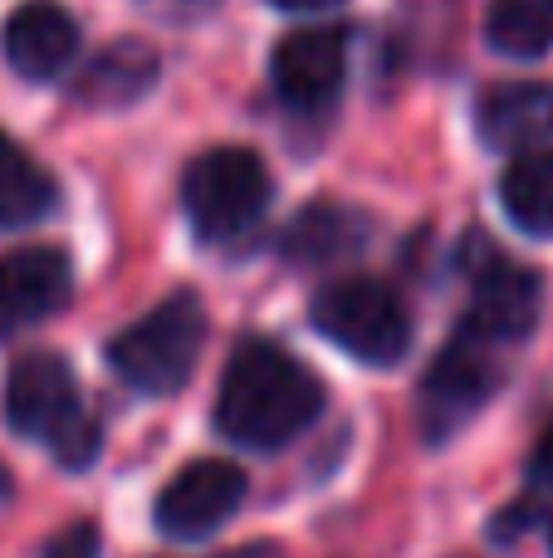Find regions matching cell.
I'll return each instance as SVG.
<instances>
[{"instance_id":"cell-1","label":"cell","mask_w":553,"mask_h":558,"mask_svg":"<svg viewBox=\"0 0 553 558\" xmlns=\"http://www.w3.org/2000/svg\"><path fill=\"white\" fill-rule=\"evenodd\" d=\"M323 416V383L270 338H245L216 392V432L245 451H280Z\"/></svg>"},{"instance_id":"cell-2","label":"cell","mask_w":553,"mask_h":558,"mask_svg":"<svg viewBox=\"0 0 553 558\" xmlns=\"http://www.w3.org/2000/svg\"><path fill=\"white\" fill-rule=\"evenodd\" d=\"M5 422L15 436L45 441L64 471H84L98 456L94 412L84 407V387H78L74 367L59 353H25L5 377Z\"/></svg>"},{"instance_id":"cell-3","label":"cell","mask_w":553,"mask_h":558,"mask_svg":"<svg viewBox=\"0 0 553 558\" xmlns=\"http://www.w3.org/2000/svg\"><path fill=\"white\" fill-rule=\"evenodd\" d=\"M206 348V308L196 294H172L147 308L133 328L108 343V367L118 383L143 397H172L196 373V357Z\"/></svg>"},{"instance_id":"cell-4","label":"cell","mask_w":553,"mask_h":558,"mask_svg":"<svg viewBox=\"0 0 553 558\" xmlns=\"http://www.w3.org/2000/svg\"><path fill=\"white\" fill-rule=\"evenodd\" d=\"M270 167L250 147H211L182 177V211L206 245L250 235L270 211Z\"/></svg>"},{"instance_id":"cell-5","label":"cell","mask_w":553,"mask_h":558,"mask_svg":"<svg viewBox=\"0 0 553 558\" xmlns=\"http://www.w3.org/2000/svg\"><path fill=\"white\" fill-rule=\"evenodd\" d=\"M314 328L329 343H339L348 357L368 367H392L407 357L411 348V314L402 304V294L392 284L372 275H353V279H333L329 289L314 294L309 308Z\"/></svg>"},{"instance_id":"cell-6","label":"cell","mask_w":553,"mask_h":558,"mask_svg":"<svg viewBox=\"0 0 553 558\" xmlns=\"http://www.w3.org/2000/svg\"><path fill=\"white\" fill-rule=\"evenodd\" d=\"M495 387H500V367L486 343H476V338H466V333H460L456 343H446L417 387L421 441L446 446L451 436L495 397Z\"/></svg>"},{"instance_id":"cell-7","label":"cell","mask_w":553,"mask_h":558,"mask_svg":"<svg viewBox=\"0 0 553 558\" xmlns=\"http://www.w3.org/2000/svg\"><path fill=\"white\" fill-rule=\"evenodd\" d=\"M539 314H544V279L515 260L490 255L470 279V308L460 318V333L486 348L525 343L539 328Z\"/></svg>"},{"instance_id":"cell-8","label":"cell","mask_w":553,"mask_h":558,"mask_svg":"<svg viewBox=\"0 0 553 558\" xmlns=\"http://www.w3.org/2000/svg\"><path fill=\"white\" fill-rule=\"evenodd\" d=\"M241 505H245V471L235 461L206 456V461H192L186 471H176L172 481H167L152 514L167 539L192 544V539L216 534Z\"/></svg>"},{"instance_id":"cell-9","label":"cell","mask_w":553,"mask_h":558,"mask_svg":"<svg viewBox=\"0 0 553 558\" xmlns=\"http://www.w3.org/2000/svg\"><path fill=\"white\" fill-rule=\"evenodd\" d=\"M343 78H348V39L333 25L294 29L274 45L270 54V84L280 104L299 108V113H319L339 98Z\"/></svg>"},{"instance_id":"cell-10","label":"cell","mask_w":553,"mask_h":558,"mask_svg":"<svg viewBox=\"0 0 553 558\" xmlns=\"http://www.w3.org/2000/svg\"><path fill=\"white\" fill-rule=\"evenodd\" d=\"M74 299V265L54 245H20L0 255V338H15L64 314Z\"/></svg>"},{"instance_id":"cell-11","label":"cell","mask_w":553,"mask_h":558,"mask_svg":"<svg viewBox=\"0 0 553 558\" xmlns=\"http://www.w3.org/2000/svg\"><path fill=\"white\" fill-rule=\"evenodd\" d=\"M0 49H5V64L20 78H59L78 54V25L64 5L54 0H25V5L10 10L5 29H0Z\"/></svg>"},{"instance_id":"cell-12","label":"cell","mask_w":553,"mask_h":558,"mask_svg":"<svg viewBox=\"0 0 553 558\" xmlns=\"http://www.w3.org/2000/svg\"><path fill=\"white\" fill-rule=\"evenodd\" d=\"M480 137L500 153L549 147L553 137V88L549 84H500L476 108Z\"/></svg>"},{"instance_id":"cell-13","label":"cell","mask_w":553,"mask_h":558,"mask_svg":"<svg viewBox=\"0 0 553 558\" xmlns=\"http://www.w3.org/2000/svg\"><path fill=\"white\" fill-rule=\"evenodd\" d=\"M500 206H505L515 231L549 241L553 235V147H529V153L509 157V167L500 172Z\"/></svg>"},{"instance_id":"cell-14","label":"cell","mask_w":553,"mask_h":558,"mask_svg":"<svg viewBox=\"0 0 553 558\" xmlns=\"http://www.w3.org/2000/svg\"><path fill=\"white\" fill-rule=\"evenodd\" d=\"M152 84H157L152 45H143V39H118V45H108L103 54L84 69L74 94L94 108H123V104H137Z\"/></svg>"},{"instance_id":"cell-15","label":"cell","mask_w":553,"mask_h":558,"mask_svg":"<svg viewBox=\"0 0 553 558\" xmlns=\"http://www.w3.org/2000/svg\"><path fill=\"white\" fill-rule=\"evenodd\" d=\"M59 186L15 137L0 133V231H20V226H35L54 211Z\"/></svg>"},{"instance_id":"cell-16","label":"cell","mask_w":553,"mask_h":558,"mask_svg":"<svg viewBox=\"0 0 553 558\" xmlns=\"http://www.w3.org/2000/svg\"><path fill=\"white\" fill-rule=\"evenodd\" d=\"M362 245V221L339 206H304L294 216V226L284 231V251L290 260H304V265H329L339 255H353Z\"/></svg>"},{"instance_id":"cell-17","label":"cell","mask_w":553,"mask_h":558,"mask_svg":"<svg viewBox=\"0 0 553 558\" xmlns=\"http://www.w3.org/2000/svg\"><path fill=\"white\" fill-rule=\"evenodd\" d=\"M486 35L509 59H544L553 49V0H490Z\"/></svg>"},{"instance_id":"cell-18","label":"cell","mask_w":553,"mask_h":558,"mask_svg":"<svg viewBox=\"0 0 553 558\" xmlns=\"http://www.w3.org/2000/svg\"><path fill=\"white\" fill-rule=\"evenodd\" d=\"M45 558H98V530L94 524H69L64 534L49 539Z\"/></svg>"},{"instance_id":"cell-19","label":"cell","mask_w":553,"mask_h":558,"mask_svg":"<svg viewBox=\"0 0 553 558\" xmlns=\"http://www.w3.org/2000/svg\"><path fill=\"white\" fill-rule=\"evenodd\" d=\"M529 485L534 490H553V422L539 432L534 451H529Z\"/></svg>"},{"instance_id":"cell-20","label":"cell","mask_w":553,"mask_h":558,"mask_svg":"<svg viewBox=\"0 0 553 558\" xmlns=\"http://www.w3.org/2000/svg\"><path fill=\"white\" fill-rule=\"evenodd\" d=\"M274 10H294V15H299V10H329V5H339V0H270Z\"/></svg>"},{"instance_id":"cell-21","label":"cell","mask_w":553,"mask_h":558,"mask_svg":"<svg viewBox=\"0 0 553 558\" xmlns=\"http://www.w3.org/2000/svg\"><path fill=\"white\" fill-rule=\"evenodd\" d=\"M10 495V475H5V465H0V500Z\"/></svg>"},{"instance_id":"cell-22","label":"cell","mask_w":553,"mask_h":558,"mask_svg":"<svg viewBox=\"0 0 553 558\" xmlns=\"http://www.w3.org/2000/svg\"><path fill=\"white\" fill-rule=\"evenodd\" d=\"M544 534H549V554H553V514H544Z\"/></svg>"}]
</instances>
